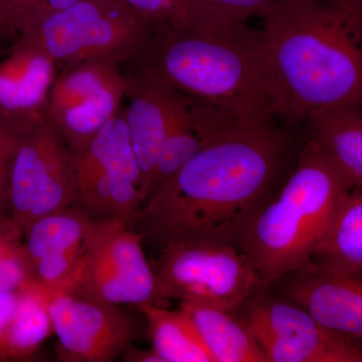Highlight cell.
Masks as SVG:
<instances>
[{"mask_svg": "<svg viewBox=\"0 0 362 362\" xmlns=\"http://www.w3.org/2000/svg\"><path fill=\"white\" fill-rule=\"evenodd\" d=\"M294 138L277 122L240 124L207 142L154 190L132 220L154 246L202 240L240 247L277 190Z\"/></svg>", "mask_w": 362, "mask_h": 362, "instance_id": "obj_1", "label": "cell"}, {"mask_svg": "<svg viewBox=\"0 0 362 362\" xmlns=\"http://www.w3.org/2000/svg\"><path fill=\"white\" fill-rule=\"evenodd\" d=\"M129 64L161 78L195 115L228 125L281 122L263 35L247 23L159 26Z\"/></svg>", "mask_w": 362, "mask_h": 362, "instance_id": "obj_2", "label": "cell"}, {"mask_svg": "<svg viewBox=\"0 0 362 362\" xmlns=\"http://www.w3.org/2000/svg\"><path fill=\"white\" fill-rule=\"evenodd\" d=\"M263 20L281 122L362 109V0H283Z\"/></svg>", "mask_w": 362, "mask_h": 362, "instance_id": "obj_3", "label": "cell"}, {"mask_svg": "<svg viewBox=\"0 0 362 362\" xmlns=\"http://www.w3.org/2000/svg\"><path fill=\"white\" fill-rule=\"evenodd\" d=\"M351 187L308 138L294 168L255 216L240 244L266 288L312 261Z\"/></svg>", "mask_w": 362, "mask_h": 362, "instance_id": "obj_4", "label": "cell"}, {"mask_svg": "<svg viewBox=\"0 0 362 362\" xmlns=\"http://www.w3.org/2000/svg\"><path fill=\"white\" fill-rule=\"evenodd\" d=\"M156 28L120 0H78L18 37L44 49L59 68L88 62L121 66L140 54Z\"/></svg>", "mask_w": 362, "mask_h": 362, "instance_id": "obj_5", "label": "cell"}, {"mask_svg": "<svg viewBox=\"0 0 362 362\" xmlns=\"http://www.w3.org/2000/svg\"><path fill=\"white\" fill-rule=\"evenodd\" d=\"M157 292L169 300L239 312L266 290L256 267L239 247L202 240H178L162 247L152 266Z\"/></svg>", "mask_w": 362, "mask_h": 362, "instance_id": "obj_6", "label": "cell"}, {"mask_svg": "<svg viewBox=\"0 0 362 362\" xmlns=\"http://www.w3.org/2000/svg\"><path fill=\"white\" fill-rule=\"evenodd\" d=\"M77 202L75 156L45 114L21 131L11 164L9 214L25 230Z\"/></svg>", "mask_w": 362, "mask_h": 362, "instance_id": "obj_7", "label": "cell"}, {"mask_svg": "<svg viewBox=\"0 0 362 362\" xmlns=\"http://www.w3.org/2000/svg\"><path fill=\"white\" fill-rule=\"evenodd\" d=\"M141 235L127 218L100 220L84 264L69 290L98 303L168 306L157 292L153 268L143 251Z\"/></svg>", "mask_w": 362, "mask_h": 362, "instance_id": "obj_8", "label": "cell"}, {"mask_svg": "<svg viewBox=\"0 0 362 362\" xmlns=\"http://www.w3.org/2000/svg\"><path fill=\"white\" fill-rule=\"evenodd\" d=\"M240 311L268 362H362V342L328 329L282 295L264 290Z\"/></svg>", "mask_w": 362, "mask_h": 362, "instance_id": "obj_9", "label": "cell"}, {"mask_svg": "<svg viewBox=\"0 0 362 362\" xmlns=\"http://www.w3.org/2000/svg\"><path fill=\"white\" fill-rule=\"evenodd\" d=\"M75 159L78 204L102 220L132 221L144 199L125 112L112 118Z\"/></svg>", "mask_w": 362, "mask_h": 362, "instance_id": "obj_10", "label": "cell"}, {"mask_svg": "<svg viewBox=\"0 0 362 362\" xmlns=\"http://www.w3.org/2000/svg\"><path fill=\"white\" fill-rule=\"evenodd\" d=\"M125 92L120 66L88 62L61 66L45 116L76 156L122 110Z\"/></svg>", "mask_w": 362, "mask_h": 362, "instance_id": "obj_11", "label": "cell"}, {"mask_svg": "<svg viewBox=\"0 0 362 362\" xmlns=\"http://www.w3.org/2000/svg\"><path fill=\"white\" fill-rule=\"evenodd\" d=\"M44 287L62 361H114L139 337L134 320L117 305Z\"/></svg>", "mask_w": 362, "mask_h": 362, "instance_id": "obj_12", "label": "cell"}, {"mask_svg": "<svg viewBox=\"0 0 362 362\" xmlns=\"http://www.w3.org/2000/svg\"><path fill=\"white\" fill-rule=\"evenodd\" d=\"M128 65L129 69L124 71L128 108L124 112L141 170L145 202L164 144L190 109L180 94L153 73L141 66Z\"/></svg>", "mask_w": 362, "mask_h": 362, "instance_id": "obj_13", "label": "cell"}, {"mask_svg": "<svg viewBox=\"0 0 362 362\" xmlns=\"http://www.w3.org/2000/svg\"><path fill=\"white\" fill-rule=\"evenodd\" d=\"M99 221L87 211L69 206L28 226L23 245L35 280L49 289L68 292L80 274Z\"/></svg>", "mask_w": 362, "mask_h": 362, "instance_id": "obj_14", "label": "cell"}, {"mask_svg": "<svg viewBox=\"0 0 362 362\" xmlns=\"http://www.w3.org/2000/svg\"><path fill=\"white\" fill-rule=\"evenodd\" d=\"M273 285L328 329L362 342V276L334 273L311 261Z\"/></svg>", "mask_w": 362, "mask_h": 362, "instance_id": "obj_15", "label": "cell"}, {"mask_svg": "<svg viewBox=\"0 0 362 362\" xmlns=\"http://www.w3.org/2000/svg\"><path fill=\"white\" fill-rule=\"evenodd\" d=\"M59 64L44 49L16 39L0 59V115L21 126L44 116Z\"/></svg>", "mask_w": 362, "mask_h": 362, "instance_id": "obj_16", "label": "cell"}, {"mask_svg": "<svg viewBox=\"0 0 362 362\" xmlns=\"http://www.w3.org/2000/svg\"><path fill=\"white\" fill-rule=\"evenodd\" d=\"M309 138L317 143L352 187H362V109L344 106L307 118Z\"/></svg>", "mask_w": 362, "mask_h": 362, "instance_id": "obj_17", "label": "cell"}, {"mask_svg": "<svg viewBox=\"0 0 362 362\" xmlns=\"http://www.w3.org/2000/svg\"><path fill=\"white\" fill-rule=\"evenodd\" d=\"M214 362H268L254 335L237 312L211 305L181 302Z\"/></svg>", "mask_w": 362, "mask_h": 362, "instance_id": "obj_18", "label": "cell"}, {"mask_svg": "<svg viewBox=\"0 0 362 362\" xmlns=\"http://www.w3.org/2000/svg\"><path fill=\"white\" fill-rule=\"evenodd\" d=\"M312 262L334 273L362 276V187L344 194Z\"/></svg>", "mask_w": 362, "mask_h": 362, "instance_id": "obj_19", "label": "cell"}, {"mask_svg": "<svg viewBox=\"0 0 362 362\" xmlns=\"http://www.w3.org/2000/svg\"><path fill=\"white\" fill-rule=\"evenodd\" d=\"M52 333L44 285L35 279L26 281L18 289V309L0 349V361L30 358Z\"/></svg>", "mask_w": 362, "mask_h": 362, "instance_id": "obj_20", "label": "cell"}, {"mask_svg": "<svg viewBox=\"0 0 362 362\" xmlns=\"http://www.w3.org/2000/svg\"><path fill=\"white\" fill-rule=\"evenodd\" d=\"M139 310L146 318L152 349L164 362H214L194 323L180 309L146 305Z\"/></svg>", "mask_w": 362, "mask_h": 362, "instance_id": "obj_21", "label": "cell"}, {"mask_svg": "<svg viewBox=\"0 0 362 362\" xmlns=\"http://www.w3.org/2000/svg\"><path fill=\"white\" fill-rule=\"evenodd\" d=\"M283 0H180L176 23H247L252 16L265 18Z\"/></svg>", "mask_w": 362, "mask_h": 362, "instance_id": "obj_22", "label": "cell"}, {"mask_svg": "<svg viewBox=\"0 0 362 362\" xmlns=\"http://www.w3.org/2000/svg\"><path fill=\"white\" fill-rule=\"evenodd\" d=\"M78 0H7L8 23L14 40L47 16L71 6Z\"/></svg>", "mask_w": 362, "mask_h": 362, "instance_id": "obj_23", "label": "cell"}, {"mask_svg": "<svg viewBox=\"0 0 362 362\" xmlns=\"http://www.w3.org/2000/svg\"><path fill=\"white\" fill-rule=\"evenodd\" d=\"M20 134L13 120L0 115V211H8L11 164Z\"/></svg>", "mask_w": 362, "mask_h": 362, "instance_id": "obj_24", "label": "cell"}, {"mask_svg": "<svg viewBox=\"0 0 362 362\" xmlns=\"http://www.w3.org/2000/svg\"><path fill=\"white\" fill-rule=\"evenodd\" d=\"M32 279H35V272L25 245L0 259V292L18 291Z\"/></svg>", "mask_w": 362, "mask_h": 362, "instance_id": "obj_25", "label": "cell"}, {"mask_svg": "<svg viewBox=\"0 0 362 362\" xmlns=\"http://www.w3.org/2000/svg\"><path fill=\"white\" fill-rule=\"evenodd\" d=\"M126 6L159 26L175 23L180 18V0H120Z\"/></svg>", "mask_w": 362, "mask_h": 362, "instance_id": "obj_26", "label": "cell"}, {"mask_svg": "<svg viewBox=\"0 0 362 362\" xmlns=\"http://www.w3.org/2000/svg\"><path fill=\"white\" fill-rule=\"evenodd\" d=\"M25 230L8 211H0V259L23 244Z\"/></svg>", "mask_w": 362, "mask_h": 362, "instance_id": "obj_27", "label": "cell"}, {"mask_svg": "<svg viewBox=\"0 0 362 362\" xmlns=\"http://www.w3.org/2000/svg\"><path fill=\"white\" fill-rule=\"evenodd\" d=\"M18 305V291L0 292V349Z\"/></svg>", "mask_w": 362, "mask_h": 362, "instance_id": "obj_28", "label": "cell"}, {"mask_svg": "<svg viewBox=\"0 0 362 362\" xmlns=\"http://www.w3.org/2000/svg\"><path fill=\"white\" fill-rule=\"evenodd\" d=\"M124 361L128 362H164L160 356L153 349H142L131 344L124 350Z\"/></svg>", "mask_w": 362, "mask_h": 362, "instance_id": "obj_29", "label": "cell"}, {"mask_svg": "<svg viewBox=\"0 0 362 362\" xmlns=\"http://www.w3.org/2000/svg\"><path fill=\"white\" fill-rule=\"evenodd\" d=\"M11 37L13 35L9 28L7 0H0V40Z\"/></svg>", "mask_w": 362, "mask_h": 362, "instance_id": "obj_30", "label": "cell"}]
</instances>
